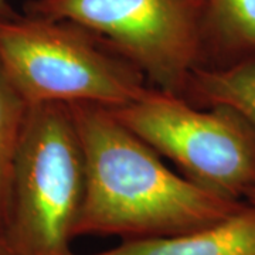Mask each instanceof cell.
Returning a JSON list of instances; mask_svg holds the SVG:
<instances>
[{"mask_svg":"<svg viewBox=\"0 0 255 255\" xmlns=\"http://www.w3.org/2000/svg\"><path fill=\"white\" fill-rule=\"evenodd\" d=\"M85 157V194L75 238L172 237L214 224L243 207L166 166L163 157L95 105L70 107Z\"/></svg>","mask_w":255,"mask_h":255,"instance_id":"1","label":"cell"},{"mask_svg":"<svg viewBox=\"0 0 255 255\" xmlns=\"http://www.w3.org/2000/svg\"><path fill=\"white\" fill-rule=\"evenodd\" d=\"M0 67L28 105L124 107L150 87L90 30L68 20L0 16Z\"/></svg>","mask_w":255,"mask_h":255,"instance_id":"2","label":"cell"},{"mask_svg":"<svg viewBox=\"0 0 255 255\" xmlns=\"http://www.w3.org/2000/svg\"><path fill=\"white\" fill-rule=\"evenodd\" d=\"M85 157L70 107L30 105L13 172L4 238L10 255H75Z\"/></svg>","mask_w":255,"mask_h":255,"instance_id":"3","label":"cell"},{"mask_svg":"<svg viewBox=\"0 0 255 255\" xmlns=\"http://www.w3.org/2000/svg\"><path fill=\"white\" fill-rule=\"evenodd\" d=\"M110 111L191 182L234 200L255 189V132L237 112L155 87Z\"/></svg>","mask_w":255,"mask_h":255,"instance_id":"4","label":"cell"},{"mask_svg":"<svg viewBox=\"0 0 255 255\" xmlns=\"http://www.w3.org/2000/svg\"><path fill=\"white\" fill-rule=\"evenodd\" d=\"M24 10L90 30L157 90L182 95L204 65L200 0H30Z\"/></svg>","mask_w":255,"mask_h":255,"instance_id":"5","label":"cell"},{"mask_svg":"<svg viewBox=\"0 0 255 255\" xmlns=\"http://www.w3.org/2000/svg\"><path fill=\"white\" fill-rule=\"evenodd\" d=\"M91 255H255V204L214 224L172 237L122 241Z\"/></svg>","mask_w":255,"mask_h":255,"instance_id":"6","label":"cell"},{"mask_svg":"<svg viewBox=\"0 0 255 255\" xmlns=\"http://www.w3.org/2000/svg\"><path fill=\"white\" fill-rule=\"evenodd\" d=\"M204 65L255 57V0H200Z\"/></svg>","mask_w":255,"mask_h":255,"instance_id":"7","label":"cell"},{"mask_svg":"<svg viewBox=\"0 0 255 255\" xmlns=\"http://www.w3.org/2000/svg\"><path fill=\"white\" fill-rule=\"evenodd\" d=\"M200 107H226L255 132V57L224 65H201L182 94Z\"/></svg>","mask_w":255,"mask_h":255,"instance_id":"8","label":"cell"},{"mask_svg":"<svg viewBox=\"0 0 255 255\" xmlns=\"http://www.w3.org/2000/svg\"><path fill=\"white\" fill-rule=\"evenodd\" d=\"M28 107L0 67V233L3 237L9 221L13 163Z\"/></svg>","mask_w":255,"mask_h":255,"instance_id":"9","label":"cell"},{"mask_svg":"<svg viewBox=\"0 0 255 255\" xmlns=\"http://www.w3.org/2000/svg\"><path fill=\"white\" fill-rule=\"evenodd\" d=\"M11 11H13V9L9 6V1L7 0H0V16L9 14Z\"/></svg>","mask_w":255,"mask_h":255,"instance_id":"10","label":"cell"},{"mask_svg":"<svg viewBox=\"0 0 255 255\" xmlns=\"http://www.w3.org/2000/svg\"><path fill=\"white\" fill-rule=\"evenodd\" d=\"M0 255H10L7 243H6V240H4L1 233H0Z\"/></svg>","mask_w":255,"mask_h":255,"instance_id":"11","label":"cell"},{"mask_svg":"<svg viewBox=\"0 0 255 255\" xmlns=\"http://www.w3.org/2000/svg\"><path fill=\"white\" fill-rule=\"evenodd\" d=\"M246 199H247V201H248V203H251V204H255V189L248 193V196H247Z\"/></svg>","mask_w":255,"mask_h":255,"instance_id":"12","label":"cell"}]
</instances>
